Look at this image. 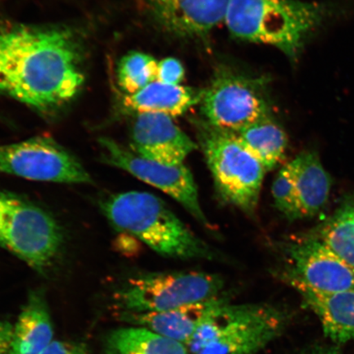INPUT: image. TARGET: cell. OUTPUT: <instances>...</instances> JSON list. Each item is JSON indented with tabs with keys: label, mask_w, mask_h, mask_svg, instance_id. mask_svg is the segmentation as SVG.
I'll return each mask as SVG.
<instances>
[{
	"label": "cell",
	"mask_w": 354,
	"mask_h": 354,
	"mask_svg": "<svg viewBox=\"0 0 354 354\" xmlns=\"http://www.w3.org/2000/svg\"><path fill=\"white\" fill-rule=\"evenodd\" d=\"M84 79L77 43L68 30L0 28V94L47 113L72 100Z\"/></svg>",
	"instance_id": "cell-1"
},
{
	"label": "cell",
	"mask_w": 354,
	"mask_h": 354,
	"mask_svg": "<svg viewBox=\"0 0 354 354\" xmlns=\"http://www.w3.org/2000/svg\"><path fill=\"white\" fill-rule=\"evenodd\" d=\"M335 13L327 3L299 0H230L225 24L234 37L276 47L297 59Z\"/></svg>",
	"instance_id": "cell-2"
},
{
	"label": "cell",
	"mask_w": 354,
	"mask_h": 354,
	"mask_svg": "<svg viewBox=\"0 0 354 354\" xmlns=\"http://www.w3.org/2000/svg\"><path fill=\"white\" fill-rule=\"evenodd\" d=\"M102 209L118 231L131 234L157 254L176 259H218V254L153 194H113Z\"/></svg>",
	"instance_id": "cell-3"
},
{
	"label": "cell",
	"mask_w": 354,
	"mask_h": 354,
	"mask_svg": "<svg viewBox=\"0 0 354 354\" xmlns=\"http://www.w3.org/2000/svg\"><path fill=\"white\" fill-rule=\"evenodd\" d=\"M198 141L219 196L230 205L254 216L265 168L233 132L205 121L198 124Z\"/></svg>",
	"instance_id": "cell-4"
},
{
	"label": "cell",
	"mask_w": 354,
	"mask_h": 354,
	"mask_svg": "<svg viewBox=\"0 0 354 354\" xmlns=\"http://www.w3.org/2000/svg\"><path fill=\"white\" fill-rule=\"evenodd\" d=\"M64 243L63 230L50 212L0 190V245L46 275L59 260Z\"/></svg>",
	"instance_id": "cell-5"
},
{
	"label": "cell",
	"mask_w": 354,
	"mask_h": 354,
	"mask_svg": "<svg viewBox=\"0 0 354 354\" xmlns=\"http://www.w3.org/2000/svg\"><path fill=\"white\" fill-rule=\"evenodd\" d=\"M223 279L205 272H167L131 278L114 298L121 312L160 313L219 297Z\"/></svg>",
	"instance_id": "cell-6"
},
{
	"label": "cell",
	"mask_w": 354,
	"mask_h": 354,
	"mask_svg": "<svg viewBox=\"0 0 354 354\" xmlns=\"http://www.w3.org/2000/svg\"><path fill=\"white\" fill-rule=\"evenodd\" d=\"M201 104L206 122L233 133L271 117L262 80L230 71L216 74Z\"/></svg>",
	"instance_id": "cell-7"
},
{
	"label": "cell",
	"mask_w": 354,
	"mask_h": 354,
	"mask_svg": "<svg viewBox=\"0 0 354 354\" xmlns=\"http://www.w3.org/2000/svg\"><path fill=\"white\" fill-rule=\"evenodd\" d=\"M0 174L46 183H93L78 158L46 136L0 145Z\"/></svg>",
	"instance_id": "cell-8"
},
{
	"label": "cell",
	"mask_w": 354,
	"mask_h": 354,
	"mask_svg": "<svg viewBox=\"0 0 354 354\" xmlns=\"http://www.w3.org/2000/svg\"><path fill=\"white\" fill-rule=\"evenodd\" d=\"M99 142L105 163L129 172L145 183L162 190L183 205L199 223L210 227L199 201L196 181L184 163L168 165L150 160L108 138L100 139Z\"/></svg>",
	"instance_id": "cell-9"
},
{
	"label": "cell",
	"mask_w": 354,
	"mask_h": 354,
	"mask_svg": "<svg viewBox=\"0 0 354 354\" xmlns=\"http://www.w3.org/2000/svg\"><path fill=\"white\" fill-rule=\"evenodd\" d=\"M285 278L310 289L337 293L354 291V267L318 236H306L286 243Z\"/></svg>",
	"instance_id": "cell-10"
},
{
	"label": "cell",
	"mask_w": 354,
	"mask_h": 354,
	"mask_svg": "<svg viewBox=\"0 0 354 354\" xmlns=\"http://www.w3.org/2000/svg\"><path fill=\"white\" fill-rule=\"evenodd\" d=\"M287 322L271 305L236 304L232 322L196 354H257L282 334Z\"/></svg>",
	"instance_id": "cell-11"
},
{
	"label": "cell",
	"mask_w": 354,
	"mask_h": 354,
	"mask_svg": "<svg viewBox=\"0 0 354 354\" xmlns=\"http://www.w3.org/2000/svg\"><path fill=\"white\" fill-rule=\"evenodd\" d=\"M131 139L133 151L168 165H183L185 158L198 149L171 117L160 113L136 114Z\"/></svg>",
	"instance_id": "cell-12"
},
{
	"label": "cell",
	"mask_w": 354,
	"mask_h": 354,
	"mask_svg": "<svg viewBox=\"0 0 354 354\" xmlns=\"http://www.w3.org/2000/svg\"><path fill=\"white\" fill-rule=\"evenodd\" d=\"M167 32L179 37L205 35L225 22L230 0H147Z\"/></svg>",
	"instance_id": "cell-13"
},
{
	"label": "cell",
	"mask_w": 354,
	"mask_h": 354,
	"mask_svg": "<svg viewBox=\"0 0 354 354\" xmlns=\"http://www.w3.org/2000/svg\"><path fill=\"white\" fill-rule=\"evenodd\" d=\"M228 299L223 295L160 313L120 312V320L187 345L206 318Z\"/></svg>",
	"instance_id": "cell-14"
},
{
	"label": "cell",
	"mask_w": 354,
	"mask_h": 354,
	"mask_svg": "<svg viewBox=\"0 0 354 354\" xmlns=\"http://www.w3.org/2000/svg\"><path fill=\"white\" fill-rule=\"evenodd\" d=\"M290 286L318 317L327 338L336 344L354 339V291L325 293L297 283Z\"/></svg>",
	"instance_id": "cell-15"
},
{
	"label": "cell",
	"mask_w": 354,
	"mask_h": 354,
	"mask_svg": "<svg viewBox=\"0 0 354 354\" xmlns=\"http://www.w3.org/2000/svg\"><path fill=\"white\" fill-rule=\"evenodd\" d=\"M54 327L43 292L28 296L12 330V354H41L54 342Z\"/></svg>",
	"instance_id": "cell-16"
},
{
	"label": "cell",
	"mask_w": 354,
	"mask_h": 354,
	"mask_svg": "<svg viewBox=\"0 0 354 354\" xmlns=\"http://www.w3.org/2000/svg\"><path fill=\"white\" fill-rule=\"evenodd\" d=\"M205 91L155 81L134 95L124 97L123 105L136 114L153 113L171 118L201 104Z\"/></svg>",
	"instance_id": "cell-17"
},
{
	"label": "cell",
	"mask_w": 354,
	"mask_h": 354,
	"mask_svg": "<svg viewBox=\"0 0 354 354\" xmlns=\"http://www.w3.org/2000/svg\"><path fill=\"white\" fill-rule=\"evenodd\" d=\"M290 162L301 216L310 218L319 212L328 201L331 181L316 152L304 151Z\"/></svg>",
	"instance_id": "cell-18"
},
{
	"label": "cell",
	"mask_w": 354,
	"mask_h": 354,
	"mask_svg": "<svg viewBox=\"0 0 354 354\" xmlns=\"http://www.w3.org/2000/svg\"><path fill=\"white\" fill-rule=\"evenodd\" d=\"M102 354H190L185 344L141 327L113 330Z\"/></svg>",
	"instance_id": "cell-19"
},
{
	"label": "cell",
	"mask_w": 354,
	"mask_h": 354,
	"mask_svg": "<svg viewBox=\"0 0 354 354\" xmlns=\"http://www.w3.org/2000/svg\"><path fill=\"white\" fill-rule=\"evenodd\" d=\"M234 134L248 151L258 159L266 171L274 169L285 156L287 136L271 117L252 124Z\"/></svg>",
	"instance_id": "cell-20"
},
{
	"label": "cell",
	"mask_w": 354,
	"mask_h": 354,
	"mask_svg": "<svg viewBox=\"0 0 354 354\" xmlns=\"http://www.w3.org/2000/svg\"><path fill=\"white\" fill-rule=\"evenodd\" d=\"M318 236L354 267V202L340 207L323 225Z\"/></svg>",
	"instance_id": "cell-21"
},
{
	"label": "cell",
	"mask_w": 354,
	"mask_h": 354,
	"mask_svg": "<svg viewBox=\"0 0 354 354\" xmlns=\"http://www.w3.org/2000/svg\"><path fill=\"white\" fill-rule=\"evenodd\" d=\"M158 62L145 53L131 52L119 63L118 81L127 95H134L157 80Z\"/></svg>",
	"instance_id": "cell-22"
},
{
	"label": "cell",
	"mask_w": 354,
	"mask_h": 354,
	"mask_svg": "<svg viewBox=\"0 0 354 354\" xmlns=\"http://www.w3.org/2000/svg\"><path fill=\"white\" fill-rule=\"evenodd\" d=\"M272 193L277 209L288 219L294 221L302 218L290 162H288L278 172L273 181Z\"/></svg>",
	"instance_id": "cell-23"
},
{
	"label": "cell",
	"mask_w": 354,
	"mask_h": 354,
	"mask_svg": "<svg viewBox=\"0 0 354 354\" xmlns=\"http://www.w3.org/2000/svg\"><path fill=\"white\" fill-rule=\"evenodd\" d=\"M184 77V66L178 59L166 57L158 62L156 81L168 85H180Z\"/></svg>",
	"instance_id": "cell-24"
},
{
	"label": "cell",
	"mask_w": 354,
	"mask_h": 354,
	"mask_svg": "<svg viewBox=\"0 0 354 354\" xmlns=\"http://www.w3.org/2000/svg\"><path fill=\"white\" fill-rule=\"evenodd\" d=\"M41 354H88L86 344L54 340Z\"/></svg>",
	"instance_id": "cell-25"
},
{
	"label": "cell",
	"mask_w": 354,
	"mask_h": 354,
	"mask_svg": "<svg viewBox=\"0 0 354 354\" xmlns=\"http://www.w3.org/2000/svg\"><path fill=\"white\" fill-rule=\"evenodd\" d=\"M13 327L8 324L0 330V354H12V336Z\"/></svg>",
	"instance_id": "cell-26"
},
{
	"label": "cell",
	"mask_w": 354,
	"mask_h": 354,
	"mask_svg": "<svg viewBox=\"0 0 354 354\" xmlns=\"http://www.w3.org/2000/svg\"><path fill=\"white\" fill-rule=\"evenodd\" d=\"M297 354H342L338 349L330 347H315Z\"/></svg>",
	"instance_id": "cell-27"
},
{
	"label": "cell",
	"mask_w": 354,
	"mask_h": 354,
	"mask_svg": "<svg viewBox=\"0 0 354 354\" xmlns=\"http://www.w3.org/2000/svg\"><path fill=\"white\" fill-rule=\"evenodd\" d=\"M8 324H10V323L0 322V330H2V329H3V328H6V327Z\"/></svg>",
	"instance_id": "cell-28"
}]
</instances>
